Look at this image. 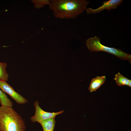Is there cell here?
I'll return each mask as SVG.
<instances>
[{"instance_id":"cell-1","label":"cell","mask_w":131,"mask_h":131,"mask_svg":"<svg viewBox=\"0 0 131 131\" xmlns=\"http://www.w3.org/2000/svg\"><path fill=\"white\" fill-rule=\"evenodd\" d=\"M90 3L86 0H52L49 8L56 18L74 19L86 10Z\"/></svg>"},{"instance_id":"cell-2","label":"cell","mask_w":131,"mask_h":131,"mask_svg":"<svg viewBox=\"0 0 131 131\" xmlns=\"http://www.w3.org/2000/svg\"><path fill=\"white\" fill-rule=\"evenodd\" d=\"M25 122L12 108L0 106V131H25Z\"/></svg>"},{"instance_id":"cell-3","label":"cell","mask_w":131,"mask_h":131,"mask_svg":"<svg viewBox=\"0 0 131 131\" xmlns=\"http://www.w3.org/2000/svg\"><path fill=\"white\" fill-rule=\"evenodd\" d=\"M100 40V37L97 36L87 39L85 41L87 49L91 52L101 51L107 52L114 55L121 60H128L131 63V55L126 53L121 49L104 45L101 43Z\"/></svg>"},{"instance_id":"cell-4","label":"cell","mask_w":131,"mask_h":131,"mask_svg":"<svg viewBox=\"0 0 131 131\" xmlns=\"http://www.w3.org/2000/svg\"><path fill=\"white\" fill-rule=\"evenodd\" d=\"M34 105L35 108L34 115L31 117V121L34 123L37 122L39 123L49 119L54 118L56 116L63 113L64 110L57 112H49L43 110L39 105V102H34Z\"/></svg>"},{"instance_id":"cell-5","label":"cell","mask_w":131,"mask_h":131,"mask_svg":"<svg viewBox=\"0 0 131 131\" xmlns=\"http://www.w3.org/2000/svg\"><path fill=\"white\" fill-rule=\"evenodd\" d=\"M0 89L3 92L9 95L17 104H23L28 102L26 99L16 92L5 81L0 80Z\"/></svg>"},{"instance_id":"cell-6","label":"cell","mask_w":131,"mask_h":131,"mask_svg":"<svg viewBox=\"0 0 131 131\" xmlns=\"http://www.w3.org/2000/svg\"><path fill=\"white\" fill-rule=\"evenodd\" d=\"M123 1V0H110L103 1L102 4L100 6L95 9L90 8H87L86 9L87 14H95L100 13L105 9L110 11L112 9H115L118 6L121 5Z\"/></svg>"},{"instance_id":"cell-7","label":"cell","mask_w":131,"mask_h":131,"mask_svg":"<svg viewBox=\"0 0 131 131\" xmlns=\"http://www.w3.org/2000/svg\"><path fill=\"white\" fill-rule=\"evenodd\" d=\"M105 76H97L91 80L88 90L91 92L96 91L103 84L106 80Z\"/></svg>"},{"instance_id":"cell-8","label":"cell","mask_w":131,"mask_h":131,"mask_svg":"<svg viewBox=\"0 0 131 131\" xmlns=\"http://www.w3.org/2000/svg\"><path fill=\"white\" fill-rule=\"evenodd\" d=\"M56 121L55 118L49 119L40 123L43 131H53Z\"/></svg>"},{"instance_id":"cell-9","label":"cell","mask_w":131,"mask_h":131,"mask_svg":"<svg viewBox=\"0 0 131 131\" xmlns=\"http://www.w3.org/2000/svg\"><path fill=\"white\" fill-rule=\"evenodd\" d=\"M114 80L115 81L116 83L118 86L124 85L128 86L130 80L119 72L115 75Z\"/></svg>"},{"instance_id":"cell-10","label":"cell","mask_w":131,"mask_h":131,"mask_svg":"<svg viewBox=\"0 0 131 131\" xmlns=\"http://www.w3.org/2000/svg\"><path fill=\"white\" fill-rule=\"evenodd\" d=\"M0 103L1 106L12 107L13 103L0 89Z\"/></svg>"},{"instance_id":"cell-11","label":"cell","mask_w":131,"mask_h":131,"mask_svg":"<svg viewBox=\"0 0 131 131\" xmlns=\"http://www.w3.org/2000/svg\"><path fill=\"white\" fill-rule=\"evenodd\" d=\"M7 66L6 63L0 62V80L7 81L9 75L6 70Z\"/></svg>"},{"instance_id":"cell-12","label":"cell","mask_w":131,"mask_h":131,"mask_svg":"<svg viewBox=\"0 0 131 131\" xmlns=\"http://www.w3.org/2000/svg\"><path fill=\"white\" fill-rule=\"evenodd\" d=\"M35 7L36 8H39L43 7L44 5H49L50 3V0H38L34 1Z\"/></svg>"},{"instance_id":"cell-13","label":"cell","mask_w":131,"mask_h":131,"mask_svg":"<svg viewBox=\"0 0 131 131\" xmlns=\"http://www.w3.org/2000/svg\"><path fill=\"white\" fill-rule=\"evenodd\" d=\"M131 80L130 79V81H129V82L128 86H129V87H131Z\"/></svg>"},{"instance_id":"cell-14","label":"cell","mask_w":131,"mask_h":131,"mask_svg":"<svg viewBox=\"0 0 131 131\" xmlns=\"http://www.w3.org/2000/svg\"></svg>"}]
</instances>
